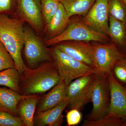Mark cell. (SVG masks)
Returning <instances> with one entry per match:
<instances>
[{
	"mask_svg": "<svg viewBox=\"0 0 126 126\" xmlns=\"http://www.w3.org/2000/svg\"><path fill=\"white\" fill-rule=\"evenodd\" d=\"M16 12L19 18L27 22L41 36H43L45 24L40 1L17 0Z\"/></svg>",
	"mask_w": 126,
	"mask_h": 126,
	"instance_id": "9c48e42d",
	"label": "cell"
},
{
	"mask_svg": "<svg viewBox=\"0 0 126 126\" xmlns=\"http://www.w3.org/2000/svg\"><path fill=\"white\" fill-rule=\"evenodd\" d=\"M96 74L76 79L67 86V97L69 100L68 110L76 109L80 111L87 104L92 102Z\"/></svg>",
	"mask_w": 126,
	"mask_h": 126,
	"instance_id": "5b68a950",
	"label": "cell"
},
{
	"mask_svg": "<svg viewBox=\"0 0 126 126\" xmlns=\"http://www.w3.org/2000/svg\"><path fill=\"white\" fill-rule=\"evenodd\" d=\"M0 126H25L19 116L0 111Z\"/></svg>",
	"mask_w": 126,
	"mask_h": 126,
	"instance_id": "484cf974",
	"label": "cell"
},
{
	"mask_svg": "<svg viewBox=\"0 0 126 126\" xmlns=\"http://www.w3.org/2000/svg\"><path fill=\"white\" fill-rule=\"evenodd\" d=\"M110 89V103L106 117H116L124 121L126 119V88L115 78L113 74L108 76Z\"/></svg>",
	"mask_w": 126,
	"mask_h": 126,
	"instance_id": "8fae6325",
	"label": "cell"
},
{
	"mask_svg": "<svg viewBox=\"0 0 126 126\" xmlns=\"http://www.w3.org/2000/svg\"><path fill=\"white\" fill-rule=\"evenodd\" d=\"M10 68H16L15 61L5 46L0 41V71Z\"/></svg>",
	"mask_w": 126,
	"mask_h": 126,
	"instance_id": "d4e9b609",
	"label": "cell"
},
{
	"mask_svg": "<svg viewBox=\"0 0 126 126\" xmlns=\"http://www.w3.org/2000/svg\"><path fill=\"white\" fill-rule=\"evenodd\" d=\"M55 46L73 58L94 69L92 44L89 42L67 41Z\"/></svg>",
	"mask_w": 126,
	"mask_h": 126,
	"instance_id": "7c38bea8",
	"label": "cell"
},
{
	"mask_svg": "<svg viewBox=\"0 0 126 126\" xmlns=\"http://www.w3.org/2000/svg\"><path fill=\"white\" fill-rule=\"evenodd\" d=\"M96 0H59L70 17L74 15L85 16Z\"/></svg>",
	"mask_w": 126,
	"mask_h": 126,
	"instance_id": "ac0fdd59",
	"label": "cell"
},
{
	"mask_svg": "<svg viewBox=\"0 0 126 126\" xmlns=\"http://www.w3.org/2000/svg\"><path fill=\"white\" fill-rule=\"evenodd\" d=\"M69 104L67 97L58 106L35 114L34 126H60L63 122V112Z\"/></svg>",
	"mask_w": 126,
	"mask_h": 126,
	"instance_id": "4fadbf2b",
	"label": "cell"
},
{
	"mask_svg": "<svg viewBox=\"0 0 126 126\" xmlns=\"http://www.w3.org/2000/svg\"><path fill=\"white\" fill-rule=\"evenodd\" d=\"M109 13L126 26V4L123 0H110Z\"/></svg>",
	"mask_w": 126,
	"mask_h": 126,
	"instance_id": "44dd1931",
	"label": "cell"
},
{
	"mask_svg": "<svg viewBox=\"0 0 126 126\" xmlns=\"http://www.w3.org/2000/svg\"><path fill=\"white\" fill-rule=\"evenodd\" d=\"M67 88L61 81L46 94L41 97L37 104L35 114L58 106L67 98Z\"/></svg>",
	"mask_w": 126,
	"mask_h": 126,
	"instance_id": "5bb4252c",
	"label": "cell"
},
{
	"mask_svg": "<svg viewBox=\"0 0 126 126\" xmlns=\"http://www.w3.org/2000/svg\"><path fill=\"white\" fill-rule=\"evenodd\" d=\"M41 97L38 94L27 96L18 103V115L25 126H34V116Z\"/></svg>",
	"mask_w": 126,
	"mask_h": 126,
	"instance_id": "2e32d148",
	"label": "cell"
},
{
	"mask_svg": "<svg viewBox=\"0 0 126 126\" xmlns=\"http://www.w3.org/2000/svg\"></svg>",
	"mask_w": 126,
	"mask_h": 126,
	"instance_id": "d6a6232c",
	"label": "cell"
},
{
	"mask_svg": "<svg viewBox=\"0 0 126 126\" xmlns=\"http://www.w3.org/2000/svg\"><path fill=\"white\" fill-rule=\"evenodd\" d=\"M17 0H0V15L11 16L15 14Z\"/></svg>",
	"mask_w": 126,
	"mask_h": 126,
	"instance_id": "4316f807",
	"label": "cell"
},
{
	"mask_svg": "<svg viewBox=\"0 0 126 126\" xmlns=\"http://www.w3.org/2000/svg\"><path fill=\"white\" fill-rule=\"evenodd\" d=\"M123 1H124V2H125V3L126 4V0H123Z\"/></svg>",
	"mask_w": 126,
	"mask_h": 126,
	"instance_id": "f546056e",
	"label": "cell"
},
{
	"mask_svg": "<svg viewBox=\"0 0 126 126\" xmlns=\"http://www.w3.org/2000/svg\"><path fill=\"white\" fill-rule=\"evenodd\" d=\"M61 81L53 61L45 62L37 68L26 67L20 74V94H39L50 90Z\"/></svg>",
	"mask_w": 126,
	"mask_h": 126,
	"instance_id": "6da1fadb",
	"label": "cell"
},
{
	"mask_svg": "<svg viewBox=\"0 0 126 126\" xmlns=\"http://www.w3.org/2000/svg\"><path fill=\"white\" fill-rule=\"evenodd\" d=\"M108 35L115 44L120 47L124 46L126 43V25L109 15Z\"/></svg>",
	"mask_w": 126,
	"mask_h": 126,
	"instance_id": "d6986e66",
	"label": "cell"
},
{
	"mask_svg": "<svg viewBox=\"0 0 126 126\" xmlns=\"http://www.w3.org/2000/svg\"><path fill=\"white\" fill-rule=\"evenodd\" d=\"M112 74L121 84H126V57L125 56L115 63L113 68Z\"/></svg>",
	"mask_w": 126,
	"mask_h": 126,
	"instance_id": "cb8c5ba5",
	"label": "cell"
},
{
	"mask_svg": "<svg viewBox=\"0 0 126 126\" xmlns=\"http://www.w3.org/2000/svg\"><path fill=\"white\" fill-rule=\"evenodd\" d=\"M20 74L16 68L0 71V86H4L20 93Z\"/></svg>",
	"mask_w": 126,
	"mask_h": 126,
	"instance_id": "ffe728a7",
	"label": "cell"
},
{
	"mask_svg": "<svg viewBox=\"0 0 126 126\" xmlns=\"http://www.w3.org/2000/svg\"><path fill=\"white\" fill-rule=\"evenodd\" d=\"M93 108L87 119L94 121L106 117L110 103V89L108 76L96 74L92 95Z\"/></svg>",
	"mask_w": 126,
	"mask_h": 126,
	"instance_id": "52a82bcc",
	"label": "cell"
},
{
	"mask_svg": "<svg viewBox=\"0 0 126 126\" xmlns=\"http://www.w3.org/2000/svg\"><path fill=\"white\" fill-rule=\"evenodd\" d=\"M108 40L107 35L88 26L82 21L70 22L66 29L59 35L44 41L47 46H55L67 41L104 43Z\"/></svg>",
	"mask_w": 126,
	"mask_h": 126,
	"instance_id": "277c9868",
	"label": "cell"
},
{
	"mask_svg": "<svg viewBox=\"0 0 126 126\" xmlns=\"http://www.w3.org/2000/svg\"><path fill=\"white\" fill-rule=\"evenodd\" d=\"M39 0L41 1V0Z\"/></svg>",
	"mask_w": 126,
	"mask_h": 126,
	"instance_id": "1f68e13d",
	"label": "cell"
},
{
	"mask_svg": "<svg viewBox=\"0 0 126 126\" xmlns=\"http://www.w3.org/2000/svg\"><path fill=\"white\" fill-rule=\"evenodd\" d=\"M25 22L20 18L0 15V41L11 55L16 68L20 74L27 67L21 54L24 47Z\"/></svg>",
	"mask_w": 126,
	"mask_h": 126,
	"instance_id": "7a4b0ae2",
	"label": "cell"
},
{
	"mask_svg": "<svg viewBox=\"0 0 126 126\" xmlns=\"http://www.w3.org/2000/svg\"><path fill=\"white\" fill-rule=\"evenodd\" d=\"M66 117L67 126H75L80 123L82 115L80 110L73 109L66 111Z\"/></svg>",
	"mask_w": 126,
	"mask_h": 126,
	"instance_id": "83f0119b",
	"label": "cell"
},
{
	"mask_svg": "<svg viewBox=\"0 0 126 126\" xmlns=\"http://www.w3.org/2000/svg\"><path fill=\"white\" fill-rule=\"evenodd\" d=\"M123 121L119 118L110 116L94 120H84L82 126H122Z\"/></svg>",
	"mask_w": 126,
	"mask_h": 126,
	"instance_id": "603a6c76",
	"label": "cell"
},
{
	"mask_svg": "<svg viewBox=\"0 0 126 126\" xmlns=\"http://www.w3.org/2000/svg\"><path fill=\"white\" fill-rule=\"evenodd\" d=\"M50 49L61 80L67 86L79 78L97 73L93 68L73 58L55 46Z\"/></svg>",
	"mask_w": 126,
	"mask_h": 126,
	"instance_id": "3957f363",
	"label": "cell"
},
{
	"mask_svg": "<svg viewBox=\"0 0 126 126\" xmlns=\"http://www.w3.org/2000/svg\"><path fill=\"white\" fill-rule=\"evenodd\" d=\"M70 18L60 2L56 14L49 23L45 25V40L53 38L62 33L70 23Z\"/></svg>",
	"mask_w": 126,
	"mask_h": 126,
	"instance_id": "9a60e30c",
	"label": "cell"
},
{
	"mask_svg": "<svg viewBox=\"0 0 126 126\" xmlns=\"http://www.w3.org/2000/svg\"><path fill=\"white\" fill-rule=\"evenodd\" d=\"M41 12L45 25L49 23L56 14L60 4L59 0H41Z\"/></svg>",
	"mask_w": 126,
	"mask_h": 126,
	"instance_id": "7402d4cb",
	"label": "cell"
},
{
	"mask_svg": "<svg viewBox=\"0 0 126 126\" xmlns=\"http://www.w3.org/2000/svg\"><path fill=\"white\" fill-rule=\"evenodd\" d=\"M122 126H126V119L123 121V122L122 124Z\"/></svg>",
	"mask_w": 126,
	"mask_h": 126,
	"instance_id": "f1b7e54d",
	"label": "cell"
},
{
	"mask_svg": "<svg viewBox=\"0 0 126 126\" xmlns=\"http://www.w3.org/2000/svg\"><path fill=\"white\" fill-rule=\"evenodd\" d=\"M24 47L26 60L32 68L40 63L53 61L51 49L27 26L24 27Z\"/></svg>",
	"mask_w": 126,
	"mask_h": 126,
	"instance_id": "8992f818",
	"label": "cell"
},
{
	"mask_svg": "<svg viewBox=\"0 0 126 126\" xmlns=\"http://www.w3.org/2000/svg\"><path fill=\"white\" fill-rule=\"evenodd\" d=\"M125 57H126V55H125Z\"/></svg>",
	"mask_w": 126,
	"mask_h": 126,
	"instance_id": "4dcf8cb0",
	"label": "cell"
},
{
	"mask_svg": "<svg viewBox=\"0 0 126 126\" xmlns=\"http://www.w3.org/2000/svg\"><path fill=\"white\" fill-rule=\"evenodd\" d=\"M110 0H96L82 21L94 29L108 35Z\"/></svg>",
	"mask_w": 126,
	"mask_h": 126,
	"instance_id": "30bf717a",
	"label": "cell"
},
{
	"mask_svg": "<svg viewBox=\"0 0 126 126\" xmlns=\"http://www.w3.org/2000/svg\"><path fill=\"white\" fill-rule=\"evenodd\" d=\"M26 96L20 94L9 88L0 87V111L19 116L17 110L18 104Z\"/></svg>",
	"mask_w": 126,
	"mask_h": 126,
	"instance_id": "e0dca14e",
	"label": "cell"
},
{
	"mask_svg": "<svg viewBox=\"0 0 126 126\" xmlns=\"http://www.w3.org/2000/svg\"><path fill=\"white\" fill-rule=\"evenodd\" d=\"M94 69L97 73L108 76L112 74L113 68L117 61L124 55L115 44L96 43L92 44Z\"/></svg>",
	"mask_w": 126,
	"mask_h": 126,
	"instance_id": "ba28073f",
	"label": "cell"
}]
</instances>
